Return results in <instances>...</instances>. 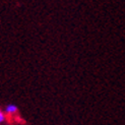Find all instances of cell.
Listing matches in <instances>:
<instances>
[{"label": "cell", "instance_id": "obj_1", "mask_svg": "<svg viewBox=\"0 0 125 125\" xmlns=\"http://www.w3.org/2000/svg\"><path fill=\"white\" fill-rule=\"evenodd\" d=\"M17 111H18V108L14 104H7L4 108V113L6 115H14L17 113Z\"/></svg>", "mask_w": 125, "mask_h": 125}, {"label": "cell", "instance_id": "obj_2", "mask_svg": "<svg viewBox=\"0 0 125 125\" xmlns=\"http://www.w3.org/2000/svg\"><path fill=\"white\" fill-rule=\"evenodd\" d=\"M6 120V114L4 113V111L0 109V124H2Z\"/></svg>", "mask_w": 125, "mask_h": 125}]
</instances>
